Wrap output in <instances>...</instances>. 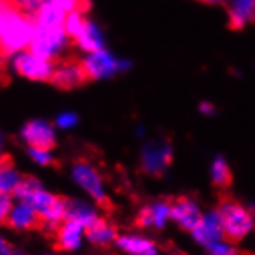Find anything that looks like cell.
I'll return each mask as SVG.
<instances>
[{
  "label": "cell",
  "instance_id": "38",
  "mask_svg": "<svg viewBox=\"0 0 255 255\" xmlns=\"http://www.w3.org/2000/svg\"><path fill=\"white\" fill-rule=\"evenodd\" d=\"M0 149H2V132H0Z\"/></svg>",
  "mask_w": 255,
  "mask_h": 255
},
{
  "label": "cell",
  "instance_id": "25",
  "mask_svg": "<svg viewBox=\"0 0 255 255\" xmlns=\"http://www.w3.org/2000/svg\"><path fill=\"white\" fill-rule=\"evenodd\" d=\"M9 2L25 14L32 15L40 9V6L46 2V0H9Z\"/></svg>",
  "mask_w": 255,
  "mask_h": 255
},
{
  "label": "cell",
  "instance_id": "30",
  "mask_svg": "<svg viewBox=\"0 0 255 255\" xmlns=\"http://www.w3.org/2000/svg\"><path fill=\"white\" fill-rule=\"evenodd\" d=\"M79 123V116L76 113H63L57 117L56 125L62 129H69V128H74Z\"/></svg>",
  "mask_w": 255,
  "mask_h": 255
},
{
  "label": "cell",
  "instance_id": "39",
  "mask_svg": "<svg viewBox=\"0 0 255 255\" xmlns=\"http://www.w3.org/2000/svg\"><path fill=\"white\" fill-rule=\"evenodd\" d=\"M0 2H5V0H0Z\"/></svg>",
  "mask_w": 255,
  "mask_h": 255
},
{
  "label": "cell",
  "instance_id": "17",
  "mask_svg": "<svg viewBox=\"0 0 255 255\" xmlns=\"http://www.w3.org/2000/svg\"><path fill=\"white\" fill-rule=\"evenodd\" d=\"M83 231L88 237V240L94 245H99V246H108L111 242L117 240V237H119L117 228L100 217L96 218V220L89 226H86Z\"/></svg>",
  "mask_w": 255,
  "mask_h": 255
},
{
  "label": "cell",
  "instance_id": "20",
  "mask_svg": "<svg viewBox=\"0 0 255 255\" xmlns=\"http://www.w3.org/2000/svg\"><path fill=\"white\" fill-rule=\"evenodd\" d=\"M211 175H212V183L217 188L228 189L232 185V172H231V169L228 166V163L222 157H217L214 160Z\"/></svg>",
  "mask_w": 255,
  "mask_h": 255
},
{
  "label": "cell",
  "instance_id": "6",
  "mask_svg": "<svg viewBox=\"0 0 255 255\" xmlns=\"http://www.w3.org/2000/svg\"><path fill=\"white\" fill-rule=\"evenodd\" d=\"M172 161V144L168 138L151 140L141 149V169L152 177H161Z\"/></svg>",
  "mask_w": 255,
  "mask_h": 255
},
{
  "label": "cell",
  "instance_id": "2",
  "mask_svg": "<svg viewBox=\"0 0 255 255\" xmlns=\"http://www.w3.org/2000/svg\"><path fill=\"white\" fill-rule=\"evenodd\" d=\"M222 222L223 240L235 245L254 228V217L251 211L243 208L237 200L229 195L220 197V205L217 209Z\"/></svg>",
  "mask_w": 255,
  "mask_h": 255
},
{
  "label": "cell",
  "instance_id": "33",
  "mask_svg": "<svg viewBox=\"0 0 255 255\" xmlns=\"http://www.w3.org/2000/svg\"><path fill=\"white\" fill-rule=\"evenodd\" d=\"M195 2L205 3V5H211V6H225L228 3V0H195Z\"/></svg>",
  "mask_w": 255,
  "mask_h": 255
},
{
  "label": "cell",
  "instance_id": "19",
  "mask_svg": "<svg viewBox=\"0 0 255 255\" xmlns=\"http://www.w3.org/2000/svg\"><path fill=\"white\" fill-rule=\"evenodd\" d=\"M97 217L94 209H91L88 205L77 202V200H68V209H66V217L65 220H76L83 225V228L89 226Z\"/></svg>",
  "mask_w": 255,
  "mask_h": 255
},
{
  "label": "cell",
  "instance_id": "37",
  "mask_svg": "<svg viewBox=\"0 0 255 255\" xmlns=\"http://www.w3.org/2000/svg\"><path fill=\"white\" fill-rule=\"evenodd\" d=\"M3 59H5V57L0 56V74H2V65H3Z\"/></svg>",
  "mask_w": 255,
  "mask_h": 255
},
{
  "label": "cell",
  "instance_id": "36",
  "mask_svg": "<svg viewBox=\"0 0 255 255\" xmlns=\"http://www.w3.org/2000/svg\"><path fill=\"white\" fill-rule=\"evenodd\" d=\"M134 255H158L157 251H155V246L148 249V251H144V252H140V254H134Z\"/></svg>",
  "mask_w": 255,
  "mask_h": 255
},
{
  "label": "cell",
  "instance_id": "12",
  "mask_svg": "<svg viewBox=\"0 0 255 255\" xmlns=\"http://www.w3.org/2000/svg\"><path fill=\"white\" fill-rule=\"evenodd\" d=\"M6 226L14 229H37L42 231L43 222L40 215L37 214L29 203L20 202L15 208H12Z\"/></svg>",
  "mask_w": 255,
  "mask_h": 255
},
{
  "label": "cell",
  "instance_id": "28",
  "mask_svg": "<svg viewBox=\"0 0 255 255\" xmlns=\"http://www.w3.org/2000/svg\"><path fill=\"white\" fill-rule=\"evenodd\" d=\"M11 211H12L11 195L5 194V195L0 197V226H6Z\"/></svg>",
  "mask_w": 255,
  "mask_h": 255
},
{
  "label": "cell",
  "instance_id": "1",
  "mask_svg": "<svg viewBox=\"0 0 255 255\" xmlns=\"http://www.w3.org/2000/svg\"><path fill=\"white\" fill-rule=\"evenodd\" d=\"M34 37V17L17 9L8 11L6 22L0 32V56L11 59L17 52L29 48Z\"/></svg>",
  "mask_w": 255,
  "mask_h": 255
},
{
  "label": "cell",
  "instance_id": "13",
  "mask_svg": "<svg viewBox=\"0 0 255 255\" xmlns=\"http://www.w3.org/2000/svg\"><path fill=\"white\" fill-rule=\"evenodd\" d=\"M192 234H194V239L205 246L223 239L222 222H220V215H218V212L212 211V212L203 215L202 222H200L198 226L192 231Z\"/></svg>",
  "mask_w": 255,
  "mask_h": 255
},
{
  "label": "cell",
  "instance_id": "29",
  "mask_svg": "<svg viewBox=\"0 0 255 255\" xmlns=\"http://www.w3.org/2000/svg\"><path fill=\"white\" fill-rule=\"evenodd\" d=\"M28 154L31 155V158L34 161H37L39 165H42V166H49V165H52V163H54V158L49 154V151H42V149H32V148H29L28 149Z\"/></svg>",
  "mask_w": 255,
  "mask_h": 255
},
{
  "label": "cell",
  "instance_id": "3",
  "mask_svg": "<svg viewBox=\"0 0 255 255\" xmlns=\"http://www.w3.org/2000/svg\"><path fill=\"white\" fill-rule=\"evenodd\" d=\"M69 37L63 26L60 28H48L34 22V37L28 48L34 56L43 60L57 63L69 45Z\"/></svg>",
  "mask_w": 255,
  "mask_h": 255
},
{
  "label": "cell",
  "instance_id": "15",
  "mask_svg": "<svg viewBox=\"0 0 255 255\" xmlns=\"http://www.w3.org/2000/svg\"><path fill=\"white\" fill-rule=\"evenodd\" d=\"M169 217H171V205L168 200V202H158L140 209L134 223L138 228H148V226L163 228Z\"/></svg>",
  "mask_w": 255,
  "mask_h": 255
},
{
  "label": "cell",
  "instance_id": "8",
  "mask_svg": "<svg viewBox=\"0 0 255 255\" xmlns=\"http://www.w3.org/2000/svg\"><path fill=\"white\" fill-rule=\"evenodd\" d=\"M22 137L26 144L32 149L51 151L56 148V131L51 123L45 120H31L28 122L23 129Z\"/></svg>",
  "mask_w": 255,
  "mask_h": 255
},
{
  "label": "cell",
  "instance_id": "5",
  "mask_svg": "<svg viewBox=\"0 0 255 255\" xmlns=\"http://www.w3.org/2000/svg\"><path fill=\"white\" fill-rule=\"evenodd\" d=\"M72 175H74V180L77 183L93 197L97 205L105 209L106 212H111L114 209V205L111 202L103 189V183H102V178L99 175V172L96 171V168H93L89 163L83 158H79L74 166H72Z\"/></svg>",
  "mask_w": 255,
  "mask_h": 255
},
{
  "label": "cell",
  "instance_id": "22",
  "mask_svg": "<svg viewBox=\"0 0 255 255\" xmlns=\"http://www.w3.org/2000/svg\"><path fill=\"white\" fill-rule=\"evenodd\" d=\"M86 20H88V17L85 15V11H82V9H76V11H71V12L66 14L63 28H65L68 37L71 40H76L79 35L83 32Z\"/></svg>",
  "mask_w": 255,
  "mask_h": 255
},
{
  "label": "cell",
  "instance_id": "31",
  "mask_svg": "<svg viewBox=\"0 0 255 255\" xmlns=\"http://www.w3.org/2000/svg\"><path fill=\"white\" fill-rule=\"evenodd\" d=\"M12 3L9 0H5V2H0V32L3 29V25L6 22V15H8V11L11 9Z\"/></svg>",
  "mask_w": 255,
  "mask_h": 255
},
{
  "label": "cell",
  "instance_id": "23",
  "mask_svg": "<svg viewBox=\"0 0 255 255\" xmlns=\"http://www.w3.org/2000/svg\"><path fill=\"white\" fill-rule=\"evenodd\" d=\"M117 245L129 254H140L144 252L151 248H154V243L151 240L141 239V237H135V235H125V237H117Z\"/></svg>",
  "mask_w": 255,
  "mask_h": 255
},
{
  "label": "cell",
  "instance_id": "18",
  "mask_svg": "<svg viewBox=\"0 0 255 255\" xmlns=\"http://www.w3.org/2000/svg\"><path fill=\"white\" fill-rule=\"evenodd\" d=\"M66 12H63L60 8L52 5L51 2H45L40 9L34 14V22L48 26V28H60L65 25Z\"/></svg>",
  "mask_w": 255,
  "mask_h": 255
},
{
  "label": "cell",
  "instance_id": "21",
  "mask_svg": "<svg viewBox=\"0 0 255 255\" xmlns=\"http://www.w3.org/2000/svg\"><path fill=\"white\" fill-rule=\"evenodd\" d=\"M39 191H42V186L37 178L32 175H20V180L14 188L12 195L15 198H19L20 202H29V198Z\"/></svg>",
  "mask_w": 255,
  "mask_h": 255
},
{
  "label": "cell",
  "instance_id": "10",
  "mask_svg": "<svg viewBox=\"0 0 255 255\" xmlns=\"http://www.w3.org/2000/svg\"><path fill=\"white\" fill-rule=\"evenodd\" d=\"M225 9L231 31L239 32L248 25H255V0H228Z\"/></svg>",
  "mask_w": 255,
  "mask_h": 255
},
{
  "label": "cell",
  "instance_id": "35",
  "mask_svg": "<svg viewBox=\"0 0 255 255\" xmlns=\"http://www.w3.org/2000/svg\"><path fill=\"white\" fill-rule=\"evenodd\" d=\"M200 111H202L203 114H212L214 111H215V108L211 105V103H208V102H205V103H202V105H200Z\"/></svg>",
  "mask_w": 255,
  "mask_h": 255
},
{
  "label": "cell",
  "instance_id": "14",
  "mask_svg": "<svg viewBox=\"0 0 255 255\" xmlns=\"http://www.w3.org/2000/svg\"><path fill=\"white\" fill-rule=\"evenodd\" d=\"M83 225L76 220H63L56 232V251H74L80 246Z\"/></svg>",
  "mask_w": 255,
  "mask_h": 255
},
{
  "label": "cell",
  "instance_id": "11",
  "mask_svg": "<svg viewBox=\"0 0 255 255\" xmlns=\"http://www.w3.org/2000/svg\"><path fill=\"white\" fill-rule=\"evenodd\" d=\"M171 205V218L186 231H194L198 223L202 222V212H200L195 202L188 197H177L169 200Z\"/></svg>",
  "mask_w": 255,
  "mask_h": 255
},
{
  "label": "cell",
  "instance_id": "27",
  "mask_svg": "<svg viewBox=\"0 0 255 255\" xmlns=\"http://www.w3.org/2000/svg\"><path fill=\"white\" fill-rule=\"evenodd\" d=\"M209 255H239L237 249H234L229 243H220V242H214L206 246Z\"/></svg>",
  "mask_w": 255,
  "mask_h": 255
},
{
  "label": "cell",
  "instance_id": "26",
  "mask_svg": "<svg viewBox=\"0 0 255 255\" xmlns=\"http://www.w3.org/2000/svg\"><path fill=\"white\" fill-rule=\"evenodd\" d=\"M46 2H51L52 5H56L66 14L71 11H76V9H82V11L86 9L85 0H46Z\"/></svg>",
  "mask_w": 255,
  "mask_h": 255
},
{
  "label": "cell",
  "instance_id": "4",
  "mask_svg": "<svg viewBox=\"0 0 255 255\" xmlns=\"http://www.w3.org/2000/svg\"><path fill=\"white\" fill-rule=\"evenodd\" d=\"M82 66L85 68L89 82H93L111 79L120 72H126L128 69H131V62L116 57L108 49H102L86 54L82 59Z\"/></svg>",
  "mask_w": 255,
  "mask_h": 255
},
{
  "label": "cell",
  "instance_id": "34",
  "mask_svg": "<svg viewBox=\"0 0 255 255\" xmlns=\"http://www.w3.org/2000/svg\"><path fill=\"white\" fill-rule=\"evenodd\" d=\"M0 255H12V249L2 239H0Z\"/></svg>",
  "mask_w": 255,
  "mask_h": 255
},
{
  "label": "cell",
  "instance_id": "32",
  "mask_svg": "<svg viewBox=\"0 0 255 255\" xmlns=\"http://www.w3.org/2000/svg\"><path fill=\"white\" fill-rule=\"evenodd\" d=\"M12 166H14V161H12L11 155H8V154L0 155V172L9 171V169H12Z\"/></svg>",
  "mask_w": 255,
  "mask_h": 255
},
{
  "label": "cell",
  "instance_id": "16",
  "mask_svg": "<svg viewBox=\"0 0 255 255\" xmlns=\"http://www.w3.org/2000/svg\"><path fill=\"white\" fill-rule=\"evenodd\" d=\"M74 42L86 54L106 49V42H105V34H103V31L100 29V26L96 22L89 20V19L86 20V25H85L83 32L79 35V37Z\"/></svg>",
  "mask_w": 255,
  "mask_h": 255
},
{
  "label": "cell",
  "instance_id": "24",
  "mask_svg": "<svg viewBox=\"0 0 255 255\" xmlns=\"http://www.w3.org/2000/svg\"><path fill=\"white\" fill-rule=\"evenodd\" d=\"M19 180H20V175L14 169L0 172V191L3 194H12L14 188L19 183Z\"/></svg>",
  "mask_w": 255,
  "mask_h": 255
},
{
  "label": "cell",
  "instance_id": "9",
  "mask_svg": "<svg viewBox=\"0 0 255 255\" xmlns=\"http://www.w3.org/2000/svg\"><path fill=\"white\" fill-rule=\"evenodd\" d=\"M86 82H89V79L85 72V68L82 66V62L65 60L56 65L49 83L60 89H74L83 86Z\"/></svg>",
  "mask_w": 255,
  "mask_h": 255
},
{
  "label": "cell",
  "instance_id": "7",
  "mask_svg": "<svg viewBox=\"0 0 255 255\" xmlns=\"http://www.w3.org/2000/svg\"><path fill=\"white\" fill-rule=\"evenodd\" d=\"M12 69L19 76L32 80V82H51L54 69L57 63H52L48 60H43L28 49L17 52L15 56L11 57Z\"/></svg>",
  "mask_w": 255,
  "mask_h": 255
}]
</instances>
